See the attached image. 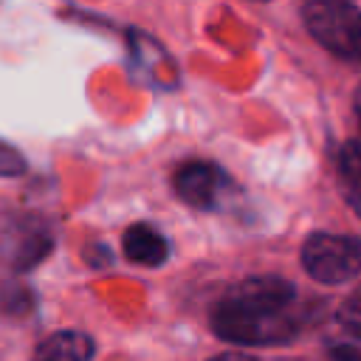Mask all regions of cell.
Returning a JSON list of instances; mask_svg holds the SVG:
<instances>
[{"label":"cell","instance_id":"1","mask_svg":"<svg viewBox=\"0 0 361 361\" xmlns=\"http://www.w3.org/2000/svg\"><path fill=\"white\" fill-rule=\"evenodd\" d=\"M296 288L279 276H251L220 296L212 327L234 344H282L296 333Z\"/></svg>","mask_w":361,"mask_h":361},{"label":"cell","instance_id":"2","mask_svg":"<svg viewBox=\"0 0 361 361\" xmlns=\"http://www.w3.org/2000/svg\"><path fill=\"white\" fill-rule=\"evenodd\" d=\"M54 251V231L34 212H0V265L8 271H31Z\"/></svg>","mask_w":361,"mask_h":361},{"label":"cell","instance_id":"3","mask_svg":"<svg viewBox=\"0 0 361 361\" xmlns=\"http://www.w3.org/2000/svg\"><path fill=\"white\" fill-rule=\"evenodd\" d=\"M305 271L322 285H341L361 276V240L347 234L319 231L302 245Z\"/></svg>","mask_w":361,"mask_h":361},{"label":"cell","instance_id":"4","mask_svg":"<svg viewBox=\"0 0 361 361\" xmlns=\"http://www.w3.org/2000/svg\"><path fill=\"white\" fill-rule=\"evenodd\" d=\"M307 31L338 56H361V8L338 0H313L302 8Z\"/></svg>","mask_w":361,"mask_h":361},{"label":"cell","instance_id":"5","mask_svg":"<svg viewBox=\"0 0 361 361\" xmlns=\"http://www.w3.org/2000/svg\"><path fill=\"white\" fill-rule=\"evenodd\" d=\"M231 189H234L231 178L220 166L206 161H189L175 172V192L192 209H203V212L223 209L228 203Z\"/></svg>","mask_w":361,"mask_h":361},{"label":"cell","instance_id":"6","mask_svg":"<svg viewBox=\"0 0 361 361\" xmlns=\"http://www.w3.org/2000/svg\"><path fill=\"white\" fill-rule=\"evenodd\" d=\"M121 248L124 257L135 265H147V268H158L166 257H169V243L166 237L147 226V223H135L121 234Z\"/></svg>","mask_w":361,"mask_h":361},{"label":"cell","instance_id":"7","mask_svg":"<svg viewBox=\"0 0 361 361\" xmlns=\"http://www.w3.org/2000/svg\"><path fill=\"white\" fill-rule=\"evenodd\" d=\"M93 338L79 330H59L37 347V361H90Z\"/></svg>","mask_w":361,"mask_h":361},{"label":"cell","instance_id":"8","mask_svg":"<svg viewBox=\"0 0 361 361\" xmlns=\"http://www.w3.org/2000/svg\"><path fill=\"white\" fill-rule=\"evenodd\" d=\"M338 178L350 206L361 214V141H350L338 152Z\"/></svg>","mask_w":361,"mask_h":361},{"label":"cell","instance_id":"9","mask_svg":"<svg viewBox=\"0 0 361 361\" xmlns=\"http://www.w3.org/2000/svg\"><path fill=\"white\" fill-rule=\"evenodd\" d=\"M338 324L347 333H353V336L361 338V288L341 302V307H338Z\"/></svg>","mask_w":361,"mask_h":361},{"label":"cell","instance_id":"10","mask_svg":"<svg viewBox=\"0 0 361 361\" xmlns=\"http://www.w3.org/2000/svg\"><path fill=\"white\" fill-rule=\"evenodd\" d=\"M25 155L14 144L0 138V178H17L25 172Z\"/></svg>","mask_w":361,"mask_h":361},{"label":"cell","instance_id":"11","mask_svg":"<svg viewBox=\"0 0 361 361\" xmlns=\"http://www.w3.org/2000/svg\"><path fill=\"white\" fill-rule=\"evenodd\" d=\"M333 361H361V341H338L330 347Z\"/></svg>","mask_w":361,"mask_h":361},{"label":"cell","instance_id":"12","mask_svg":"<svg viewBox=\"0 0 361 361\" xmlns=\"http://www.w3.org/2000/svg\"><path fill=\"white\" fill-rule=\"evenodd\" d=\"M212 361H257V358L243 355V353H226V355H214Z\"/></svg>","mask_w":361,"mask_h":361},{"label":"cell","instance_id":"13","mask_svg":"<svg viewBox=\"0 0 361 361\" xmlns=\"http://www.w3.org/2000/svg\"><path fill=\"white\" fill-rule=\"evenodd\" d=\"M355 116H358V121H361V85H358V90H355Z\"/></svg>","mask_w":361,"mask_h":361}]
</instances>
